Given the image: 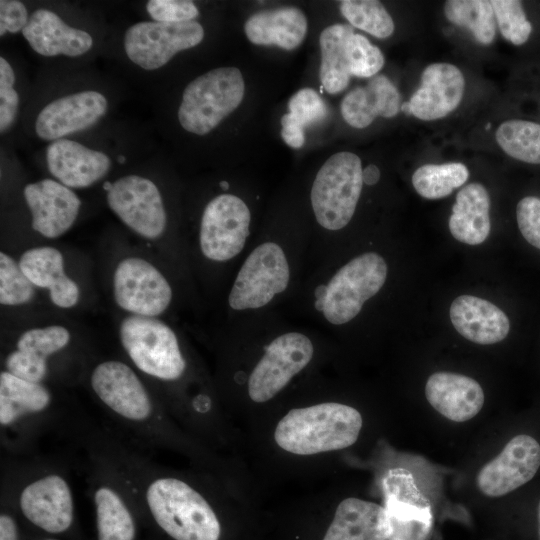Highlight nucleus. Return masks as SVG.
<instances>
[{
	"instance_id": "obj_1",
	"label": "nucleus",
	"mask_w": 540,
	"mask_h": 540,
	"mask_svg": "<svg viewBox=\"0 0 540 540\" xmlns=\"http://www.w3.org/2000/svg\"><path fill=\"white\" fill-rule=\"evenodd\" d=\"M86 375L92 398L131 444L146 449L186 448L171 413L128 362L103 359L91 365Z\"/></svg>"
},
{
	"instance_id": "obj_2",
	"label": "nucleus",
	"mask_w": 540,
	"mask_h": 540,
	"mask_svg": "<svg viewBox=\"0 0 540 540\" xmlns=\"http://www.w3.org/2000/svg\"><path fill=\"white\" fill-rule=\"evenodd\" d=\"M68 464L50 456L1 455L0 495L18 516L48 535L69 532L76 503Z\"/></svg>"
},
{
	"instance_id": "obj_3",
	"label": "nucleus",
	"mask_w": 540,
	"mask_h": 540,
	"mask_svg": "<svg viewBox=\"0 0 540 540\" xmlns=\"http://www.w3.org/2000/svg\"><path fill=\"white\" fill-rule=\"evenodd\" d=\"M83 411L57 396L47 383L0 372L1 454L25 457L35 454L38 441L48 434L67 439Z\"/></svg>"
},
{
	"instance_id": "obj_4",
	"label": "nucleus",
	"mask_w": 540,
	"mask_h": 540,
	"mask_svg": "<svg viewBox=\"0 0 540 540\" xmlns=\"http://www.w3.org/2000/svg\"><path fill=\"white\" fill-rule=\"evenodd\" d=\"M118 336L128 363L146 382L154 384L153 391L168 409L172 388L189 369L175 331L156 317L129 315L121 321Z\"/></svg>"
},
{
	"instance_id": "obj_5",
	"label": "nucleus",
	"mask_w": 540,
	"mask_h": 540,
	"mask_svg": "<svg viewBox=\"0 0 540 540\" xmlns=\"http://www.w3.org/2000/svg\"><path fill=\"white\" fill-rule=\"evenodd\" d=\"M362 416L355 408L324 402L291 409L277 424L274 438L283 450L296 455H313L353 445L362 428Z\"/></svg>"
},
{
	"instance_id": "obj_6",
	"label": "nucleus",
	"mask_w": 540,
	"mask_h": 540,
	"mask_svg": "<svg viewBox=\"0 0 540 540\" xmlns=\"http://www.w3.org/2000/svg\"><path fill=\"white\" fill-rule=\"evenodd\" d=\"M387 273V263L381 255L375 252L360 254L315 288L313 306L329 324L349 323L360 313L365 302L380 291Z\"/></svg>"
},
{
	"instance_id": "obj_7",
	"label": "nucleus",
	"mask_w": 540,
	"mask_h": 540,
	"mask_svg": "<svg viewBox=\"0 0 540 540\" xmlns=\"http://www.w3.org/2000/svg\"><path fill=\"white\" fill-rule=\"evenodd\" d=\"M244 92V79L238 68L212 69L184 89L178 121L187 132L206 135L240 105Z\"/></svg>"
},
{
	"instance_id": "obj_8",
	"label": "nucleus",
	"mask_w": 540,
	"mask_h": 540,
	"mask_svg": "<svg viewBox=\"0 0 540 540\" xmlns=\"http://www.w3.org/2000/svg\"><path fill=\"white\" fill-rule=\"evenodd\" d=\"M360 158L351 152L329 157L316 174L310 200L317 223L329 231L343 229L352 219L363 186Z\"/></svg>"
},
{
	"instance_id": "obj_9",
	"label": "nucleus",
	"mask_w": 540,
	"mask_h": 540,
	"mask_svg": "<svg viewBox=\"0 0 540 540\" xmlns=\"http://www.w3.org/2000/svg\"><path fill=\"white\" fill-rule=\"evenodd\" d=\"M291 280V268L280 244H258L240 266L228 294L234 311L264 308L283 293Z\"/></svg>"
},
{
	"instance_id": "obj_10",
	"label": "nucleus",
	"mask_w": 540,
	"mask_h": 540,
	"mask_svg": "<svg viewBox=\"0 0 540 540\" xmlns=\"http://www.w3.org/2000/svg\"><path fill=\"white\" fill-rule=\"evenodd\" d=\"M314 345L304 333L289 331L276 336L264 349L248 379L252 401L274 398L312 360Z\"/></svg>"
},
{
	"instance_id": "obj_11",
	"label": "nucleus",
	"mask_w": 540,
	"mask_h": 540,
	"mask_svg": "<svg viewBox=\"0 0 540 540\" xmlns=\"http://www.w3.org/2000/svg\"><path fill=\"white\" fill-rule=\"evenodd\" d=\"M251 212L233 194H220L206 205L200 222L199 247L214 262H227L239 255L250 234Z\"/></svg>"
},
{
	"instance_id": "obj_12",
	"label": "nucleus",
	"mask_w": 540,
	"mask_h": 540,
	"mask_svg": "<svg viewBox=\"0 0 540 540\" xmlns=\"http://www.w3.org/2000/svg\"><path fill=\"white\" fill-rule=\"evenodd\" d=\"M105 186L108 207L126 227L147 240L162 236L167 216L160 190L152 180L131 174Z\"/></svg>"
},
{
	"instance_id": "obj_13",
	"label": "nucleus",
	"mask_w": 540,
	"mask_h": 540,
	"mask_svg": "<svg viewBox=\"0 0 540 540\" xmlns=\"http://www.w3.org/2000/svg\"><path fill=\"white\" fill-rule=\"evenodd\" d=\"M204 29L197 21L163 23L140 21L124 34V50L129 60L144 70L166 65L178 52L197 46Z\"/></svg>"
},
{
	"instance_id": "obj_14",
	"label": "nucleus",
	"mask_w": 540,
	"mask_h": 540,
	"mask_svg": "<svg viewBox=\"0 0 540 540\" xmlns=\"http://www.w3.org/2000/svg\"><path fill=\"white\" fill-rule=\"evenodd\" d=\"M391 535L387 540H429L433 529L430 500L420 491L413 474L392 468L382 479Z\"/></svg>"
},
{
	"instance_id": "obj_15",
	"label": "nucleus",
	"mask_w": 540,
	"mask_h": 540,
	"mask_svg": "<svg viewBox=\"0 0 540 540\" xmlns=\"http://www.w3.org/2000/svg\"><path fill=\"white\" fill-rule=\"evenodd\" d=\"M116 304L130 315L157 317L172 301V288L166 277L151 262L141 257H126L113 274Z\"/></svg>"
},
{
	"instance_id": "obj_16",
	"label": "nucleus",
	"mask_w": 540,
	"mask_h": 540,
	"mask_svg": "<svg viewBox=\"0 0 540 540\" xmlns=\"http://www.w3.org/2000/svg\"><path fill=\"white\" fill-rule=\"evenodd\" d=\"M87 492L95 509L98 540H136L137 509L122 485L100 465L85 461Z\"/></svg>"
},
{
	"instance_id": "obj_17",
	"label": "nucleus",
	"mask_w": 540,
	"mask_h": 540,
	"mask_svg": "<svg viewBox=\"0 0 540 540\" xmlns=\"http://www.w3.org/2000/svg\"><path fill=\"white\" fill-rule=\"evenodd\" d=\"M71 343L70 331L61 325L24 331L3 359V370L28 381L47 383L53 376L54 360Z\"/></svg>"
},
{
	"instance_id": "obj_18",
	"label": "nucleus",
	"mask_w": 540,
	"mask_h": 540,
	"mask_svg": "<svg viewBox=\"0 0 540 540\" xmlns=\"http://www.w3.org/2000/svg\"><path fill=\"white\" fill-rule=\"evenodd\" d=\"M540 467V445L521 434L513 437L501 453L479 470L476 484L487 497H501L529 482Z\"/></svg>"
},
{
	"instance_id": "obj_19",
	"label": "nucleus",
	"mask_w": 540,
	"mask_h": 540,
	"mask_svg": "<svg viewBox=\"0 0 540 540\" xmlns=\"http://www.w3.org/2000/svg\"><path fill=\"white\" fill-rule=\"evenodd\" d=\"M108 109L106 97L95 90L80 91L48 103L35 120L36 135L55 141L85 130L102 118Z\"/></svg>"
},
{
	"instance_id": "obj_20",
	"label": "nucleus",
	"mask_w": 540,
	"mask_h": 540,
	"mask_svg": "<svg viewBox=\"0 0 540 540\" xmlns=\"http://www.w3.org/2000/svg\"><path fill=\"white\" fill-rule=\"evenodd\" d=\"M23 193L32 216V228L41 236L58 238L75 223L81 201L71 188L56 180L43 179L27 184Z\"/></svg>"
},
{
	"instance_id": "obj_21",
	"label": "nucleus",
	"mask_w": 540,
	"mask_h": 540,
	"mask_svg": "<svg viewBox=\"0 0 540 540\" xmlns=\"http://www.w3.org/2000/svg\"><path fill=\"white\" fill-rule=\"evenodd\" d=\"M46 162L51 175L69 188L92 186L108 174L112 164L107 154L65 138L47 146Z\"/></svg>"
},
{
	"instance_id": "obj_22",
	"label": "nucleus",
	"mask_w": 540,
	"mask_h": 540,
	"mask_svg": "<svg viewBox=\"0 0 540 540\" xmlns=\"http://www.w3.org/2000/svg\"><path fill=\"white\" fill-rule=\"evenodd\" d=\"M465 79L458 67L450 63L428 65L419 89L410 98L411 115L424 121L443 118L460 104Z\"/></svg>"
},
{
	"instance_id": "obj_23",
	"label": "nucleus",
	"mask_w": 540,
	"mask_h": 540,
	"mask_svg": "<svg viewBox=\"0 0 540 540\" xmlns=\"http://www.w3.org/2000/svg\"><path fill=\"white\" fill-rule=\"evenodd\" d=\"M22 34L31 48L45 57H78L93 46V38L88 32L69 26L48 9L34 11Z\"/></svg>"
},
{
	"instance_id": "obj_24",
	"label": "nucleus",
	"mask_w": 540,
	"mask_h": 540,
	"mask_svg": "<svg viewBox=\"0 0 540 540\" xmlns=\"http://www.w3.org/2000/svg\"><path fill=\"white\" fill-rule=\"evenodd\" d=\"M429 404L441 415L454 422H465L475 417L484 405V392L471 377L436 372L429 376L425 385Z\"/></svg>"
},
{
	"instance_id": "obj_25",
	"label": "nucleus",
	"mask_w": 540,
	"mask_h": 540,
	"mask_svg": "<svg viewBox=\"0 0 540 540\" xmlns=\"http://www.w3.org/2000/svg\"><path fill=\"white\" fill-rule=\"evenodd\" d=\"M31 283L49 291L50 300L57 307L68 309L79 300L77 283L65 273L62 253L51 246H39L26 250L18 261Z\"/></svg>"
},
{
	"instance_id": "obj_26",
	"label": "nucleus",
	"mask_w": 540,
	"mask_h": 540,
	"mask_svg": "<svg viewBox=\"0 0 540 540\" xmlns=\"http://www.w3.org/2000/svg\"><path fill=\"white\" fill-rule=\"evenodd\" d=\"M390 535L384 506L349 497L339 503L323 540H387Z\"/></svg>"
},
{
	"instance_id": "obj_27",
	"label": "nucleus",
	"mask_w": 540,
	"mask_h": 540,
	"mask_svg": "<svg viewBox=\"0 0 540 540\" xmlns=\"http://www.w3.org/2000/svg\"><path fill=\"white\" fill-rule=\"evenodd\" d=\"M454 328L466 339L481 345L502 341L510 330L506 314L493 303L471 295L457 297L450 306Z\"/></svg>"
},
{
	"instance_id": "obj_28",
	"label": "nucleus",
	"mask_w": 540,
	"mask_h": 540,
	"mask_svg": "<svg viewBox=\"0 0 540 540\" xmlns=\"http://www.w3.org/2000/svg\"><path fill=\"white\" fill-rule=\"evenodd\" d=\"M400 107V94L396 86L385 75H376L371 77L365 86L348 92L340 109L347 124L363 129L378 116H396Z\"/></svg>"
},
{
	"instance_id": "obj_29",
	"label": "nucleus",
	"mask_w": 540,
	"mask_h": 540,
	"mask_svg": "<svg viewBox=\"0 0 540 540\" xmlns=\"http://www.w3.org/2000/svg\"><path fill=\"white\" fill-rule=\"evenodd\" d=\"M307 27L304 13L287 6L253 14L246 21L244 31L253 44L293 50L303 42Z\"/></svg>"
},
{
	"instance_id": "obj_30",
	"label": "nucleus",
	"mask_w": 540,
	"mask_h": 540,
	"mask_svg": "<svg viewBox=\"0 0 540 540\" xmlns=\"http://www.w3.org/2000/svg\"><path fill=\"white\" fill-rule=\"evenodd\" d=\"M490 198L486 188L480 183H470L456 195V201L449 218L452 236L465 244L483 243L490 233Z\"/></svg>"
},
{
	"instance_id": "obj_31",
	"label": "nucleus",
	"mask_w": 540,
	"mask_h": 540,
	"mask_svg": "<svg viewBox=\"0 0 540 540\" xmlns=\"http://www.w3.org/2000/svg\"><path fill=\"white\" fill-rule=\"evenodd\" d=\"M354 34L346 24H334L325 28L319 38L321 65L319 77L323 88L330 94L345 90L350 81L346 45Z\"/></svg>"
},
{
	"instance_id": "obj_32",
	"label": "nucleus",
	"mask_w": 540,
	"mask_h": 540,
	"mask_svg": "<svg viewBox=\"0 0 540 540\" xmlns=\"http://www.w3.org/2000/svg\"><path fill=\"white\" fill-rule=\"evenodd\" d=\"M446 18L454 25L467 28L477 42L489 45L495 38V15L490 1L449 0L445 3Z\"/></svg>"
},
{
	"instance_id": "obj_33",
	"label": "nucleus",
	"mask_w": 540,
	"mask_h": 540,
	"mask_svg": "<svg viewBox=\"0 0 540 540\" xmlns=\"http://www.w3.org/2000/svg\"><path fill=\"white\" fill-rule=\"evenodd\" d=\"M469 177V170L459 162L426 164L412 175L416 192L426 199H440L462 186Z\"/></svg>"
},
{
	"instance_id": "obj_34",
	"label": "nucleus",
	"mask_w": 540,
	"mask_h": 540,
	"mask_svg": "<svg viewBox=\"0 0 540 540\" xmlns=\"http://www.w3.org/2000/svg\"><path fill=\"white\" fill-rule=\"evenodd\" d=\"M495 138L501 149L514 159L540 164V124L508 120L500 124Z\"/></svg>"
},
{
	"instance_id": "obj_35",
	"label": "nucleus",
	"mask_w": 540,
	"mask_h": 540,
	"mask_svg": "<svg viewBox=\"0 0 540 540\" xmlns=\"http://www.w3.org/2000/svg\"><path fill=\"white\" fill-rule=\"evenodd\" d=\"M340 11L352 26L376 38L385 39L394 32L393 19L379 1L344 0Z\"/></svg>"
},
{
	"instance_id": "obj_36",
	"label": "nucleus",
	"mask_w": 540,
	"mask_h": 540,
	"mask_svg": "<svg viewBox=\"0 0 540 540\" xmlns=\"http://www.w3.org/2000/svg\"><path fill=\"white\" fill-rule=\"evenodd\" d=\"M35 296V286L21 270L18 261L5 252L0 253V303L20 306Z\"/></svg>"
},
{
	"instance_id": "obj_37",
	"label": "nucleus",
	"mask_w": 540,
	"mask_h": 540,
	"mask_svg": "<svg viewBox=\"0 0 540 540\" xmlns=\"http://www.w3.org/2000/svg\"><path fill=\"white\" fill-rule=\"evenodd\" d=\"M502 36L514 45L524 44L532 31L521 1H490Z\"/></svg>"
},
{
	"instance_id": "obj_38",
	"label": "nucleus",
	"mask_w": 540,
	"mask_h": 540,
	"mask_svg": "<svg viewBox=\"0 0 540 540\" xmlns=\"http://www.w3.org/2000/svg\"><path fill=\"white\" fill-rule=\"evenodd\" d=\"M348 66L351 76L374 77L384 66L381 50L361 34H352L346 45Z\"/></svg>"
},
{
	"instance_id": "obj_39",
	"label": "nucleus",
	"mask_w": 540,
	"mask_h": 540,
	"mask_svg": "<svg viewBox=\"0 0 540 540\" xmlns=\"http://www.w3.org/2000/svg\"><path fill=\"white\" fill-rule=\"evenodd\" d=\"M289 115L303 129L321 122L327 115V107L319 94L311 88L297 91L288 102Z\"/></svg>"
},
{
	"instance_id": "obj_40",
	"label": "nucleus",
	"mask_w": 540,
	"mask_h": 540,
	"mask_svg": "<svg viewBox=\"0 0 540 540\" xmlns=\"http://www.w3.org/2000/svg\"><path fill=\"white\" fill-rule=\"evenodd\" d=\"M15 74L9 62L0 58V131L4 133L12 124L18 113L19 95L14 89Z\"/></svg>"
},
{
	"instance_id": "obj_41",
	"label": "nucleus",
	"mask_w": 540,
	"mask_h": 540,
	"mask_svg": "<svg viewBox=\"0 0 540 540\" xmlns=\"http://www.w3.org/2000/svg\"><path fill=\"white\" fill-rule=\"evenodd\" d=\"M146 10L154 21L163 23L193 21L199 15L197 6L188 0H149Z\"/></svg>"
},
{
	"instance_id": "obj_42",
	"label": "nucleus",
	"mask_w": 540,
	"mask_h": 540,
	"mask_svg": "<svg viewBox=\"0 0 540 540\" xmlns=\"http://www.w3.org/2000/svg\"><path fill=\"white\" fill-rule=\"evenodd\" d=\"M517 224L523 237L540 250V198L527 196L516 209Z\"/></svg>"
},
{
	"instance_id": "obj_43",
	"label": "nucleus",
	"mask_w": 540,
	"mask_h": 540,
	"mask_svg": "<svg viewBox=\"0 0 540 540\" xmlns=\"http://www.w3.org/2000/svg\"><path fill=\"white\" fill-rule=\"evenodd\" d=\"M26 6L17 0L0 1V36L22 31L29 21Z\"/></svg>"
},
{
	"instance_id": "obj_44",
	"label": "nucleus",
	"mask_w": 540,
	"mask_h": 540,
	"mask_svg": "<svg viewBox=\"0 0 540 540\" xmlns=\"http://www.w3.org/2000/svg\"><path fill=\"white\" fill-rule=\"evenodd\" d=\"M18 518L10 502L1 497L0 540H21Z\"/></svg>"
},
{
	"instance_id": "obj_45",
	"label": "nucleus",
	"mask_w": 540,
	"mask_h": 540,
	"mask_svg": "<svg viewBox=\"0 0 540 540\" xmlns=\"http://www.w3.org/2000/svg\"><path fill=\"white\" fill-rule=\"evenodd\" d=\"M281 125V136L284 142L292 148H301L305 142L304 129L288 113L282 116Z\"/></svg>"
},
{
	"instance_id": "obj_46",
	"label": "nucleus",
	"mask_w": 540,
	"mask_h": 540,
	"mask_svg": "<svg viewBox=\"0 0 540 540\" xmlns=\"http://www.w3.org/2000/svg\"><path fill=\"white\" fill-rule=\"evenodd\" d=\"M363 182L367 185H374L379 181L380 171L377 166L370 164L362 172Z\"/></svg>"
},
{
	"instance_id": "obj_47",
	"label": "nucleus",
	"mask_w": 540,
	"mask_h": 540,
	"mask_svg": "<svg viewBox=\"0 0 540 540\" xmlns=\"http://www.w3.org/2000/svg\"><path fill=\"white\" fill-rule=\"evenodd\" d=\"M400 110H401L402 112H404L405 114H407V115H411V109H410V104H409V102H403V103L401 104Z\"/></svg>"
},
{
	"instance_id": "obj_48",
	"label": "nucleus",
	"mask_w": 540,
	"mask_h": 540,
	"mask_svg": "<svg viewBox=\"0 0 540 540\" xmlns=\"http://www.w3.org/2000/svg\"><path fill=\"white\" fill-rule=\"evenodd\" d=\"M539 539H540V501L538 505Z\"/></svg>"
},
{
	"instance_id": "obj_49",
	"label": "nucleus",
	"mask_w": 540,
	"mask_h": 540,
	"mask_svg": "<svg viewBox=\"0 0 540 540\" xmlns=\"http://www.w3.org/2000/svg\"><path fill=\"white\" fill-rule=\"evenodd\" d=\"M39 540H60V539H57V538H54V537H44V538H41Z\"/></svg>"
},
{
	"instance_id": "obj_50",
	"label": "nucleus",
	"mask_w": 540,
	"mask_h": 540,
	"mask_svg": "<svg viewBox=\"0 0 540 540\" xmlns=\"http://www.w3.org/2000/svg\"><path fill=\"white\" fill-rule=\"evenodd\" d=\"M221 185L224 187V189L228 188V183L225 181L221 182Z\"/></svg>"
},
{
	"instance_id": "obj_51",
	"label": "nucleus",
	"mask_w": 540,
	"mask_h": 540,
	"mask_svg": "<svg viewBox=\"0 0 540 540\" xmlns=\"http://www.w3.org/2000/svg\"><path fill=\"white\" fill-rule=\"evenodd\" d=\"M118 161H119V162H124V161H125L124 156L120 155V156L118 157Z\"/></svg>"
}]
</instances>
